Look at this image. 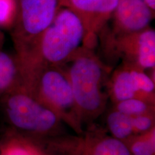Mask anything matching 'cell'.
Masks as SVG:
<instances>
[{
	"instance_id": "1",
	"label": "cell",
	"mask_w": 155,
	"mask_h": 155,
	"mask_svg": "<svg viewBox=\"0 0 155 155\" xmlns=\"http://www.w3.org/2000/svg\"><path fill=\"white\" fill-rule=\"evenodd\" d=\"M0 106L8 132L38 145L63 135V121L24 87L2 96Z\"/></svg>"
},
{
	"instance_id": "2",
	"label": "cell",
	"mask_w": 155,
	"mask_h": 155,
	"mask_svg": "<svg viewBox=\"0 0 155 155\" xmlns=\"http://www.w3.org/2000/svg\"><path fill=\"white\" fill-rule=\"evenodd\" d=\"M61 67L68 78L83 125L92 123L105 111L108 67L89 47L83 48Z\"/></svg>"
},
{
	"instance_id": "3",
	"label": "cell",
	"mask_w": 155,
	"mask_h": 155,
	"mask_svg": "<svg viewBox=\"0 0 155 155\" xmlns=\"http://www.w3.org/2000/svg\"><path fill=\"white\" fill-rule=\"evenodd\" d=\"M24 88L58 116L75 133L83 124L66 73L61 66L33 63L22 66Z\"/></svg>"
},
{
	"instance_id": "4",
	"label": "cell",
	"mask_w": 155,
	"mask_h": 155,
	"mask_svg": "<svg viewBox=\"0 0 155 155\" xmlns=\"http://www.w3.org/2000/svg\"><path fill=\"white\" fill-rule=\"evenodd\" d=\"M84 47H89L84 25L72 10L62 6L32 55L19 61L22 65L40 63L62 66Z\"/></svg>"
},
{
	"instance_id": "5",
	"label": "cell",
	"mask_w": 155,
	"mask_h": 155,
	"mask_svg": "<svg viewBox=\"0 0 155 155\" xmlns=\"http://www.w3.org/2000/svg\"><path fill=\"white\" fill-rule=\"evenodd\" d=\"M61 7V0H17V15L11 30L15 54L21 62L32 55Z\"/></svg>"
},
{
	"instance_id": "6",
	"label": "cell",
	"mask_w": 155,
	"mask_h": 155,
	"mask_svg": "<svg viewBox=\"0 0 155 155\" xmlns=\"http://www.w3.org/2000/svg\"><path fill=\"white\" fill-rule=\"evenodd\" d=\"M114 55L146 71L155 68V31L150 27L134 33L114 37L106 36V48Z\"/></svg>"
},
{
	"instance_id": "7",
	"label": "cell",
	"mask_w": 155,
	"mask_h": 155,
	"mask_svg": "<svg viewBox=\"0 0 155 155\" xmlns=\"http://www.w3.org/2000/svg\"><path fill=\"white\" fill-rule=\"evenodd\" d=\"M108 94L115 103L130 98H140L154 103V80L146 71L122 63L108 81Z\"/></svg>"
},
{
	"instance_id": "8",
	"label": "cell",
	"mask_w": 155,
	"mask_h": 155,
	"mask_svg": "<svg viewBox=\"0 0 155 155\" xmlns=\"http://www.w3.org/2000/svg\"><path fill=\"white\" fill-rule=\"evenodd\" d=\"M119 0H61L62 6L72 10L84 25L87 42L93 48L96 37L111 18Z\"/></svg>"
},
{
	"instance_id": "9",
	"label": "cell",
	"mask_w": 155,
	"mask_h": 155,
	"mask_svg": "<svg viewBox=\"0 0 155 155\" xmlns=\"http://www.w3.org/2000/svg\"><path fill=\"white\" fill-rule=\"evenodd\" d=\"M154 11L143 0H119L111 18L114 37L134 33L150 27Z\"/></svg>"
},
{
	"instance_id": "10",
	"label": "cell",
	"mask_w": 155,
	"mask_h": 155,
	"mask_svg": "<svg viewBox=\"0 0 155 155\" xmlns=\"http://www.w3.org/2000/svg\"><path fill=\"white\" fill-rule=\"evenodd\" d=\"M75 149L73 155H131L125 142L101 131H88Z\"/></svg>"
},
{
	"instance_id": "11",
	"label": "cell",
	"mask_w": 155,
	"mask_h": 155,
	"mask_svg": "<svg viewBox=\"0 0 155 155\" xmlns=\"http://www.w3.org/2000/svg\"><path fill=\"white\" fill-rule=\"evenodd\" d=\"M21 87H24V74L19 58L0 49V98Z\"/></svg>"
},
{
	"instance_id": "12",
	"label": "cell",
	"mask_w": 155,
	"mask_h": 155,
	"mask_svg": "<svg viewBox=\"0 0 155 155\" xmlns=\"http://www.w3.org/2000/svg\"><path fill=\"white\" fill-rule=\"evenodd\" d=\"M0 155H43V153L38 145L7 131L0 141Z\"/></svg>"
},
{
	"instance_id": "13",
	"label": "cell",
	"mask_w": 155,
	"mask_h": 155,
	"mask_svg": "<svg viewBox=\"0 0 155 155\" xmlns=\"http://www.w3.org/2000/svg\"><path fill=\"white\" fill-rule=\"evenodd\" d=\"M106 124L111 136L124 142L136 135L131 118L115 108L108 114Z\"/></svg>"
},
{
	"instance_id": "14",
	"label": "cell",
	"mask_w": 155,
	"mask_h": 155,
	"mask_svg": "<svg viewBox=\"0 0 155 155\" xmlns=\"http://www.w3.org/2000/svg\"><path fill=\"white\" fill-rule=\"evenodd\" d=\"M131 155H155V130L133 136L125 141Z\"/></svg>"
},
{
	"instance_id": "15",
	"label": "cell",
	"mask_w": 155,
	"mask_h": 155,
	"mask_svg": "<svg viewBox=\"0 0 155 155\" xmlns=\"http://www.w3.org/2000/svg\"><path fill=\"white\" fill-rule=\"evenodd\" d=\"M114 104L115 109L130 117L154 113V103L140 98H130Z\"/></svg>"
},
{
	"instance_id": "16",
	"label": "cell",
	"mask_w": 155,
	"mask_h": 155,
	"mask_svg": "<svg viewBox=\"0 0 155 155\" xmlns=\"http://www.w3.org/2000/svg\"><path fill=\"white\" fill-rule=\"evenodd\" d=\"M17 15V0H0V29H11Z\"/></svg>"
},
{
	"instance_id": "17",
	"label": "cell",
	"mask_w": 155,
	"mask_h": 155,
	"mask_svg": "<svg viewBox=\"0 0 155 155\" xmlns=\"http://www.w3.org/2000/svg\"><path fill=\"white\" fill-rule=\"evenodd\" d=\"M131 118L135 134H141L154 129V113L146 114Z\"/></svg>"
},
{
	"instance_id": "18",
	"label": "cell",
	"mask_w": 155,
	"mask_h": 155,
	"mask_svg": "<svg viewBox=\"0 0 155 155\" xmlns=\"http://www.w3.org/2000/svg\"><path fill=\"white\" fill-rule=\"evenodd\" d=\"M153 11L155 10V0H143Z\"/></svg>"
},
{
	"instance_id": "19",
	"label": "cell",
	"mask_w": 155,
	"mask_h": 155,
	"mask_svg": "<svg viewBox=\"0 0 155 155\" xmlns=\"http://www.w3.org/2000/svg\"><path fill=\"white\" fill-rule=\"evenodd\" d=\"M4 42H5V36H4V34L1 30H0V49H2Z\"/></svg>"
},
{
	"instance_id": "20",
	"label": "cell",
	"mask_w": 155,
	"mask_h": 155,
	"mask_svg": "<svg viewBox=\"0 0 155 155\" xmlns=\"http://www.w3.org/2000/svg\"><path fill=\"white\" fill-rule=\"evenodd\" d=\"M42 150V153H43V155H58L57 154H55V153H53V152H52L51 150H46L45 149L42 148V147H41Z\"/></svg>"
}]
</instances>
